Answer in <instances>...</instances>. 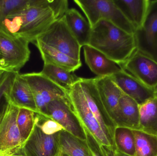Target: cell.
<instances>
[{"mask_svg":"<svg viewBox=\"0 0 157 156\" xmlns=\"http://www.w3.org/2000/svg\"><path fill=\"white\" fill-rule=\"evenodd\" d=\"M16 73L7 72V75L0 85V120L3 115L8 103L7 96Z\"/></svg>","mask_w":157,"mask_h":156,"instance_id":"obj_30","label":"cell"},{"mask_svg":"<svg viewBox=\"0 0 157 156\" xmlns=\"http://www.w3.org/2000/svg\"><path fill=\"white\" fill-rule=\"evenodd\" d=\"M21 75L31 88L37 114L47 116V107L50 103L57 99L69 97V89L55 83L41 71L25 73Z\"/></svg>","mask_w":157,"mask_h":156,"instance_id":"obj_4","label":"cell"},{"mask_svg":"<svg viewBox=\"0 0 157 156\" xmlns=\"http://www.w3.org/2000/svg\"><path fill=\"white\" fill-rule=\"evenodd\" d=\"M59 133L47 134L36 123L31 135L23 145L25 156H59L61 153Z\"/></svg>","mask_w":157,"mask_h":156,"instance_id":"obj_13","label":"cell"},{"mask_svg":"<svg viewBox=\"0 0 157 156\" xmlns=\"http://www.w3.org/2000/svg\"><path fill=\"white\" fill-rule=\"evenodd\" d=\"M135 139V156H157V136L132 130Z\"/></svg>","mask_w":157,"mask_h":156,"instance_id":"obj_26","label":"cell"},{"mask_svg":"<svg viewBox=\"0 0 157 156\" xmlns=\"http://www.w3.org/2000/svg\"><path fill=\"white\" fill-rule=\"evenodd\" d=\"M68 94L74 111L84 129L92 135L100 143L115 149L112 146L90 109L78 79L69 89Z\"/></svg>","mask_w":157,"mask_h":156,"instance_id":"obj_7","label":"cell"},{"mask_svg":"<svg viewBox=\"0 0 157 156\" xmlns=\"http://www.w3.org/2000/svg\"><path fill=\"white\" fill-rule=\"evenodd\" d=\"M3 60L2 55V53H1V51H0V63L2 62Z\"/></svg>","mask_w":157,"mask_h":156,"instance_id":"obj_36","label":"cell"},{"mask_svg":"<svg viewBox=\"0 0 157 156\" xmlns=\"http://www.w3.org/2000/svg\"><path fill=\"white\" fill-rule=\"evenodd\" d=\"M115 156H128L124 154H122V153H120V152H118V151L115 150Z\"/></svg>","mask_w":157,"mask_h":156,"instance_id":"obj_34","label":"cell"},{"mask_svg":"<svg viewBox=\"0 0 157 156\" xmlns=\"http://www.w3.org/2000/svg\"><path fill=\"white\" fill-rule=\"evenodd\" d=\"M140 131L157 136V98L139 105Z\"/></svg>","mask_w":157,"mask_h":156,"instance_id":"obj_22","label":"cell"},{"mask_svg":"<svg viewBox=\"0 0 157 156\" xmlns=\"http://www.w3.org/2000/svg\"><path fill=\"white\" fill-rule=\"evenodd\" d=\"M119 114L116 125L132 130H140L139 104L123 93L119 104Z\"/></svg>","mask_w":157,"mask_h":156,"instance_id":"obj_19","label":"cell"},{"mask_svg":"<svg viewBox=\"0 0 157 156\" xmlns=\"http://www.w3.org/2000/svg\"><path fill=\"white\" fill-rule=\"evenodd\" d=\"M154 92H155V96L157 98V87L155 89Z\"/></svg>","mask_w":157,"mask_h":156,"instance_id":"obj_37","label":"cell"},{"mask_svg":"<svg viewBox=\"0 0 157 156\" xmlns=\"http://www.w3.org/2000/svg\"><path fill=\"white\" fill-rule=\"evenodd\" d=\"M78 82L82 88L90 109L98 122L112 146L115 149L113 137L116 125L109 115L101 101L95 84L94 78H79Z\"/></svg>","mask_w":157,"mask_h":156,"instance_id":"obj_8","label":"cell"},{"mask_svg":"<svg viewBox=\"0 0 157 156\" xmlns=\"http://www.w3.org/2000/svg\"><path fill=\"white\" fill-rule=\"evenodd\" d=\"M115 150L128 156H135V139L132 130L117 126L114 132Z\"/></svg>","mask_w":157,"mask_h":156,"instance_id":"obj_24","label":"cell"},{"mask_svg":"<svg viewBox=\"0 0 157 156\" xmlns=\"http://www.w3.org/2000/svg\"><path fill=\"white\" fill-rule=\"evenodd\" d=\"M134 37L136 49L157 61V0H150L145 19Z\"/></svg>","mask_w":157,"mask_h":156,"instance_id":"obj_11","label":"cell"},{"mask_svg":"<svg viewBox=\"0 0 157 156\" xmlns=\"http://www.w3.org/2000/svg\"><path fill=\"white\" fill-rule=\"evenodd\" d=\"M74 2L83 11L91 28L99 21L104 20L134 34L135 29L114 1L74 0Z\"/></svg>","mask_w":157,"mask_h":156,"instance_id":"obj_3","label":"cell"},{"mask_svg":"<svg viewBox=\"0 0 157 156\" xmlns=\"http://www.w3.org/2000/svg\"><path fill=\"white\" fill-rule=\"evenodd\" d=\"M120 67L148 88H157V61L138 49Z\"/></svg>","mask_w":157,"mask_h":156,"instance_id":"obj_12","label":"cell"},{"mask_svg":"<svg viewBox=\"0 0 157 156\" xmlns=\"http://www.w3.org/2000/svg\"><path fill=\"white\" fill-rule=\"evenodd\" d=\"M114 2L136 30L142 26L147 14L150 0H114Z\"/></svg>","mask_w":157,"mask_h":156,"instance_id":"obj_20","label":"cell"},{"mask_svg":"<svg viewBox=\"0 0 157 156\" xmlns=\"http://www.w3.org/2000/svg\"><path fill=\"white\" fill-rule=\"evenodd\" d=\"M94 80L101 101L116 125L119 114V100L124 93L111 76L97 77L94 78Z\"/></svg>","mask_w":157,"mask_h":156,"instance_id":"obj_15","label":"cell"},{"mask_svg":"<svg viewBox=\"0 0 157 156\" xmlns=\"http://www.w3.org/2000/svg\"><path fill=\"white\" fill-rule=\"evenodd\" d=\"M34 44L40 52L44 64H51L71 72L78 70L82 66L81 60L74 59L38 40Z\"/></svg>","mask_w":157,"mask_h":156,"instance_id":"obj_18","label":"cell"},{"mask_svg":"<svg viewBox=\"0 0 157 156\" xmlns=\"http://www.w3.org/2000/svg\"><path fill=\"white\" fill-rule=\"evenodd\" d=\"M85 62L97 77L111 76L122 70L104 54L89 45L83 46Z\"/></svg>","mask_w":157,"mask_h":156,"instance_id":"obj_16","label":"cell"},{"mask_svg":"<svg viewBox=\"0 0 157 156\" xmlns=\"http://www.w3.org/2000/svg\"><path fill=\"white\" fill-rule=\"evenodd\" d=\"M0 156H25L23 151V148L21 150H19L18 152L14 154H10L0 155Z\"/></svg>","mask_w":157,"mask_h":156,"instance_id":"obj_32","label":"cell"},{"mask_svg":"<svg viewBox=\"0 0 157 156\" xmlns=\"http://www.w3.org/2000/svg\"><path fill=\"white\" fill-rule=\"evenodd\" d=\"M85 130L90 156H115L116 150L100 143L92 135Z\"/></svg>","mask_w":157,"mask_h":156,"instance_id":"obj_29","label":"cell"},{"mask_svg":"<svg viewBox=\"0 0 157 156\" xmlns=\"http://www.w3.org/2000/svg\"><path fill=\"white\" fill-rule=\"evenodd\" d=\"M88 45L120 66L137 49L134 34L104 20H100L92 27Z\"/></svg>","mask_w":157,"mask_h":156,"instance_id":"obj_2","label":"cell"},{"mask_svg":"<svg viewBox=\"0 0 157 156\" xmlns=\"http://www.w3.org/2000/svg\"><path fill=\"white\" fill-rule=\"evenodd\" d=\"M18 108L8 99L5 111L0 120V155L13 154L23 148L24 144L17 124Z\"/></svg>","mask_w":157,"mask_h":156,"instance_id":"obj_10","label":"cell"},{"mask_svg":"<svg viewBox=\"0 0 157 156\" xmlns=\"http://www.w3.org/2000/svg\"><path fill=\"white\" fill-rule=\"evenodd\" d=\"M47 116L57 122L66 132L86 141L85 129L74 111L69 96L50 103L47 107Z\"/></svg>","mask_w":157,"mask_h":156,"instance_id":"obj_9","label":"cell"},{"mask_svg":"<svg viewBox=\"0 0 157 156\" xmlns=\"http://www.w3.org/2000/svg\"><path fill=\"white\" fill-rule=\"evenodd\" d=\"M29 42L0 29V51L3 60L0 63V71L19 72L29 60Z\"/></svg>","mask_w":157,"mask_h":156,"instance_id":"obj_5","label":"cell"},{"mask_svg":"<svg viewBox=\"0 0 157 156\" xmlns=\"http://www.w3.org/2000/svg\"><path fill=\"white\" fill-rule=\"evenodd\" d=\"M111 77L122 92L133 99L139 105L155 97L154 90L123 69Z\"/></svg>","mask_w":157,"mask_h":156,"instance_id":"obj_14","label":"cell"},{"mask_svg":"<svg viewBox=\"0 0 157 156\" xmlns=\"http://www.w3.org/2000/svg\"><path fill=\"white\" fill-rule=\"evenodd\" d=\"M68 9L67 0H32L29 5L9 16L0 29L34 44Z\"/></svg>","mask_w":157,"mask_h":156,"instance_id":"obj_1","label":"cell"},{"mask_svg":"<svg viewBox=\"0 0 157 156\" xmlns=\"http://www.w3.org/2000/svg\"><path fill=\"white\" fill-rule=\"evenodd\" d=\"M32 0H0V28L10 15L25 8Z\"/></svg>","mask_w":157,"mask_h":156,"instance_id":"obj_28","label":"cell"},{"mask_svg":"<svg viewBox=\"0 0 157 156\" xmlns=\"http://www.w3.org/2000/svg\"><path fill=\"white\" fill-rule=\"evenodd\" d=\"M7 72L5 71H0V85L7 75Z\"/></svg>","mask_w":157,"mask_h":156,"instance_id":"obj_33","label":"cell"},{"mask_svg":"<svg viewBox=\"0 0 157 156\" xmlns=\"http://www.w3.org/2000/svg\"><path fill=\"white\" fill-rule=\"evenodd\" d=\"M41 72L55 83L67 89H69L79 78L73 72L51 64H44Z\"/></svg>","mask_w":157,"mask_h":156,"instance_id":"obj_25","label":"cell"},{"mask_svg":"<svg viewBox=\"0 0 157 156\" xmlns=\"http://www.w3.org/2000/svg\"><path fill=\"white\" fill-rule=\"evenodd\" d=\"M36 40L80 60L82 47L70 30L64 16L54 22Z\"/></svg>","mask_w":157,"mask_h":156,"instance_id":"obj_6","label":"cell"},{"mask_svg":"<svg viewBox=\"0 0 157 156\" xmlns=\"http://www.w3.org/2000/svg\"><path fill=\"white\" fill-rule=\"evenodd\" d=\"M61 152L69 156H90L86 141L62 130L59 133Z\"/></svg>","mask_w":157,"mask_h":156,"instance_id":"obj_23","label":"cell"},{"mask_svg":"<svg viewBox=\"0 0 157 156\" xmlns=\"http://www.w3.org/2000/svg\"><path fill=\"white\" fill-rule=\"evenodd\" d=\"M17 124L24 144L34 130L36 125V113L26 108H18Z\"/></svg>","mask_w":157,"mask_h":156,"instance_id":"obj_27","label":"cell"},{"mask_svg":"<svg viewBox=\"0 0 157 156\" xmlns=\"http://www.w3.org/2000/svg\"><path fill=\"white\" fill-rule=\"evenodd\" d=\"M36 123L48 135L57 133L63 130L59 123L50 118L36 113Z\"/></svg>","mask_w":157,"mask_h":156,"instance_id":"obj_31","label":"cell"},{"mask_svg":"<svg viewBox=\"0 0 157 156\" xmlns=\"http://www.w3.org/2000/svg\"><path fill=\"white\" fill-rule=\"evenodd\" d=\"M7 96L10 101L17 107L29 109L37 113L31 88L19 72L15 73Z\"/></svg>","mask_w":157,"mask_h":156,"instance_id":"obj_17","label":"cell"},{"mask_svg":"<svg viewBox=\"0 0 157 156\" xmlns=\"http://www.w3.org/2000/svg\"><path fill=\"white\" fill-rule=\"evenodd\" d=\"M58 156H69L68 155H67V154H64V153H63V152H61V153H60L59 154Z\"/></svg>","mask_w":157,"mask_h":156,"instance_id":"obj_35","label":"cell"},{"mask_svg":"<svg viewBox=\"0 0 157 156\" xmlns=\"http://www.w3.org/2000/svg\"><path fill=\"white\" fill-rule=\"evenodd\" d=\"M65 21L81 47L88 45L91 27L87 20L75 8H70L64 15Z\"/></svg>","mask_w":157,"mask_h":156,"instance_id":"obj_21","label":"cell"}]
</instances>
